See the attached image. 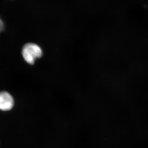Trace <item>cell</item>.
Segmentation results:
<instances>
[{
  "mask_svg": "<svg viewBox=\"0 0 148 148\" xmlns=\"http://www.w3.org/2000/svg\"><path fill=\"white\" fill-rule=\"evenodd\" d=\"M14 101L12 96L8 92H0V110L8 111L12 108Z\"/></svg>",
  "mask_w": 148,
  "mask_h": 148,
  "instance_id": "2",
  "label": "cell"
},
{
  "mask_svg": "<svg viewBox=\"0 0 148 148\" xmlns=\"http://www.w3.org/2000/svg\"><path fill=\"white\" fill-rule=\"evenodd\" d=\"M22 56L25 61L29 64L33 65L35 60L42 56V51L41 48L36 44H26L23 47Z\"/></svg>",
  "mask_w": 148,
  "mask_h": 148,
  "instance_id": "1",
  "label": "cell"
},
{
  "mask_svg": "<svg viewBox=\"0 0 148 148\" xmlns=\"http://www.w3.org/2000/svg\"><path fill=\"white\" fill-rule=\"evenodd\" d=\"M4 24L1 19H0V33L3 30Z\"/></svg>",
  "mask_w": 148,
  "mask_h": 148,
  "instance_id": "3",
  "label": "cell"
}]
</instances>
